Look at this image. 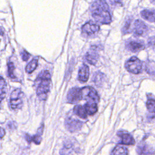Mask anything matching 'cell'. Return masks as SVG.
Returning <instances> with one entry per match:
<instances>
[{"label":"cell","mask_w":155,"mask_h":155,"mask_svg":"<svg viewBox=\"0 0 155 155\" xmlns=\"http://www.w3.org/2000/svg\"><path fill=\"white\" fill-rule=\"evenodd\" d=\"M147 107L150 112L155 113V100L149 99L147 102Z\"/></svg>","instance_id":"484cf974"},{"label":"cell","mask_w":155,"mask_h":155,"mask_svg":"<svg viewBox=\"0 0 155 155\" xmlns=\"http://www.w3.org/2000/svg\"><path fill=\"white\" fill-rule=\"evenodd\" d=\"M23 93L22 91L17 88L13 90L10 94V107L13 110H18L21 108L22 105Z\"/></svg>","instance_id":"3957f363"},{"label":"cell","mask_w":155,"mask_h":155,"mask_svg":"<svg viewBox=\"0 0 155 155\" xmlns=\"http://www.w3.org/2000/svg\"><path fill=\"white\" fill-rule=\"evenodd\" d=\"M94 20L102 24H109L111 21L109 7L105 0H95L90 8Z\"/></svg>","instance_id":"6da1fadb"},{"label":"cell","mask_w":155,"mask_h":155,"mask_svg":"<svg viewBox=\"0 0 155 155\" xmlns=\"http://www.w3.org/2000/svg\"><path fill=\"white\" fill-rule=\"evenodd\" d=\"M5 134V132L4 129L0 127V139H1L4 136Z\"/></svg>","instance_id":"f546056e"},{"label":"cell","mask_w":155,"mask_h":155,"mask_svg":"<svg viewBox=\"0 0 155 155\" xmlns=\"http://www.w3.org/2000/svg\"><path fill=\"white\" fill-rule=\"evenodd\" d=\"M125 67L130 73L139 74L142 70V63L137 58L131 57L126 62Z\"/></svg>","instance_id":"277c9868"},{"label":"cell","mask_w":155,"mask_h":155,"mask_svg":"<svg viewBox=\"0 0 155 155\" xmlns=\"http://www.w3.org/2000/svg\"><path fill=\"white\" fill-rule=\"evenodd\" d=\"M131 22H132V19L131 18H128L125 22L122 31L124 35H126L127 33H130L131 31Z\"/></svg>","instance_id":"603a6c76"},{"label":"cell","mask_w":155,"mask_h":155,"mask_svg":"<svg viewBox=\"0 0 155 155\" xmlns=\"http://www.w3.org/2000/svg\"><path fill=\"white\" fill-rule=\"evenodd\" d=\"M73 150V145L70 143H67L64 145V147L60 151L61 155H68Z\"/></svg>","instance_id":"cb8c5ba5"},{"label":"cell","mask_w":155,"mask_h":155,"mask_svg":"<svg viewBox=\"0 0 155 155\" xmlns=\"http://www.w3.org/2000/svg\"><path fill=\"white\" fill-rule=\"evenodd\" d=\"M142 17L149 22H155V10H144L140 12Z\"/></svg>","instance_id":"2e32d148"},{"label":"cell","mask_w":155,"mask_h":155,"mask_svg":"<svg viewBox=\"0 0 155 155\" xmlns=\"http://www.w3.org/2000/svg\"><path fill=\"white\" fill-rule=\"evenodd\" d=\"M87 114L93 115L97 111V106L96 102H88L84 106Z\"/></svg>","instance_id":"e0dca14e"},{"label":"cell","mask_w":155,"mask_h":155,"mask_svg":"<svg viewBox=\"0 0 155 155\" xmlns=\"http://www.w3.org/2000/svg\"><path fill=\"white\" fill-rule=\"evenodd\" d=\"M82 99L81 90L77 87L71 88L67 94V101L69 103L75 104L80 101Z\"/></svg>","instance_id":"52a82bcc"},{"label":"cell","mask_w":155,"mask_h":155,"mask_svg":"<svg viewBox=\"0 0 155 155\" xmlns=\"http://www.w3.org/2000/svg\"><path fill=\"white\" fill-rule=\"evenodd\" d=\"M145 71L150 75H155V62L148 60L145 64Z\"/></svg>","instance_id":"d6986e66"},{"label":"cell","mask_w":155,"mask_h":155,"mask_svg":"<svg viewBox=\"0 0 155 155\" xmlns=\"http://www.w3.org/2000/svg\"><path fill=\"white\" fill-rule=\"evenodd\" d=\"M126 48L132 51V52H137L141 51L145 48V45L142 42L137 41H129L126 42Z\"/></svg>","instance_id":"9c48e42d"},{"label":"cell","mask_w":155,"mask_h":155,"mask_svg":"<svg viewBox=\"0 0 155 155\" xmlns=\"http://www.w3.org/2000/svg\"><path fill=\"white\" fill-rule=\"evenodd\" d=\"M37 66H38V59H33L26 66V68H25L26 72H27L28 73H32L36 69Z\"/></svg>","instance_id":"7402d4cb"},{"label":"cell","mask_w":155,"mask_h":155,"mask_svg":"<svg viewBox=\"0 0 155 155\" xmlns=\"http://www.w3.org/2000/svg\"><path fill=\"white\" fill-rule=\"evenodd\" d=\"M65 125L66 128L69 131L74 132L78 131L81 128L83 125V122L72 117H67L65 119Z\"/></svg>","instance_id":"8992f818"},{"label":"cell","mask_w":155,"mask_h":155,"mask_svg":"<svg viewBox=\"0 0 155 155\" xmlns=\"http://www.w3.org/2000/svg\"><path fill=\"white\" fill-rule=\"evenodd\" d=\"M85 58L88 63L94 65L99 59V54L96 49V47H91V48L87 51L85 55Z\"/></svg>","instance_id":"30bf717a"},{"label":"cell","mask_w":155,"mask_h":155,"mask_svg":"<svg viewBox=\"0 0 155 155\" xmlns=\"http://www.w3.org/2000/svg\"><path fill=\"white\" fill-rule=\"evenodd\" d=\"M111 155H128L127 148L124 146L117 145L111 151Z\"/></svg>","instance_id":"ffe728a7"},{"label":"cell","mask_w":155,"mask_h":155,"mask_svg":"<svg viewBox=\"0 0 155 155\" xmlns=\"http://www.w3.org/2000/svg\"><path fill=\"white\" fill-rule=\"evenodd\" d=\"M89 77V68L88 67L84 64L79 69L78 73V79L82 82H87Z\"/></svg>","instance_id":"5bb4252c"},{"label":"cell","mask_w":155,"mask_h":155,"mask_svg":"<svg viewBox=\"0 0 155 155\" xmlns=\"http://www.w3.org/2000/svg\"><path fill=\"white\" fill-rule=\"evenodd\" d=\"M111 3L113 4H117V5H121V1L120 0H110Z\"/></svg>","instance_id":"4dcf8cb0"},{"label":"cell","mask_w":155,"mask_h":155,"mask_svg":"<svg viewBox=\"0 0 155 155\" xmlns=\"http://www.w3.org/2000/svg\"><path fill=\"white\" fill-rule=\"evenodd\" d=\"M104 74L103 73H102L101 72H96L94 76H93V81L96 83V84L99 85L102 84V82L104 81Z\"/></svg>","instance_id":"d4e9b609"},{"label":"cell","mask_w":155,"mask_h":155,"mask_svg":"<svg viewBox=\"0 0 155 155\" xmlns=\"http://www.w3.org/2000/svg\"><path fill=\"white\" fill-rule=\"evenodd\" d=\"M43 129H44V125L42 124L41 127L38 128L37 133L33 136H30L27 134H25V139L26 140L30 143L31 142H35L36 144L39 145L41 141V136L43 133Z\"/></svg>","instance_id":"8fae6325"},{"label":"cell","mask_w":155,"mask_h":155,"mask_svg":"<svg viewBox=\"0 0 155 155\" xmlns=\"http://www.w3.org/2000/svg\"><path fill=\"white\" fill-rule=\"evenodd\" d=\"M4 30L2 27H0V35H4Z\"/></svg>","instance_id":"1f68e13d"},{"label":"cell","mask_w":155,"mask_h":155,"mask_svg":"<svg viewBox=\"0 0 155 155\" xmlns=\"http://www.w3.org/2000/svg\"><path fill=\"white\" fill-rule=\"evenodd\" d=\"M51 82L50 74L48 71H42L35 81L36 86V94L41 100H45L50 90Z\"/></svg>","instance_id":"7a4b0ae2"},{"label":"cell","mask_w":155,"mask_h":155,"mask_svg":"<svg viewBox=\"0 0 155 155\" xmlns=\"http://www.w3.org/2000/svg\"><path fill=\"white\" fill-rule=\"evenodd\" d=\"M73 112L76 115L78 116L79 117L82 119H85L87 116V114L85 111V110L84 107L82 105H76L73 108Z\"/></svg>","instance_id":"ac0fdd59"},{"label":"cell","mask_w":155,"mask_h":155,"mask_svg":"<svg viewBox=\"0 0 155 155\" xmlns=\"http://www.w3.org/2000/svg\"><path fill=\"white\" fill-rule=\"evenodd\" d=\"M137 153L139 155H153L154 150L149 145L142 143L137 147Z\"/></svg>","instance_id":"9a60e30c"},{"label":"cell","mask_w":155,"mask_h":155,"mask_svg":"<svg viewBox=\"0 0 155 155\" xmlns=\"http://www.w3.org/2000/svg\"><path fill=\"white\" fill-rule=\"evenodd\" d=\"M133 31L134 33L136 36L143 35L147 31V25L140 20L137 19L134 22Z\"/></svg>","instance_id":"7c38bea8"},{"label":"cell","mask_w":155,"mask_h":155,"mask_svg":"<svg viewBox=\"0 0 155 155\" xmlns=\"http://www.w3.org/2000/svg\"><path fill=\"white\" fill-rule=\"evenodd\" d=\"M117 135L121 138L120 143L127 145H134L135 140L130 134L123 131H119L117 133Z\"/></svg>","instance_id":"4fadbf2b"},{"label":"cell","mask_w":155,"mask_h":155,"mask_svg":"<svg viewBox=\"0 0 155 155\" xmlns=\"http://www.w3.org/2000/svg\"><path fill=\"white\" fill-rule=\"evenodd\" d=\"M82 97L85 100H90L89 102H97L99 101V96L97 91L91 87H85L81 89Z\"/></svg>","instance_id":"5b68a950"},{"label":"cell","mask_w":155,"mask_h":155,"mask_svg":"<svg viewBox=\"0 0 155 155\" xmlns=\"http://www.w3.org/2000/svg\"><path fill=\"white\" fill-rule=\"evenodd\" d=\"M21 57H22V59H23V61H28V59L30 58V54L25 50H23L21 53Z\"/></svg>","instance_id":"83f0119b"},{"label":"cell","mask_w":155,"mask_h":155,"mask_svg":"<svg viewBox=\"0 0 155 155\" xmlns=\"http://www.w3.org/2000/svg\"><path fill=\"white\" fill-rule=\"evenodd\" d=\"M14 70H15V66L12 62H9L8 63V76L11 78H15V75H14Z\"/></svg>","instance_id":"4316f807"},{"label":"cell","mask_w":155,"mask_h":155,"mask_svg":"<svg viewBox=\"0 0 155 155\" xmlns=\"http://www.w3.org/2000/svg\"><path fill=\"white\" fill-rule=\"evenodd\" d=\"M99 30V26L92 21H89L85 24L82 27V33L86 36L94 35Z\"/></svg>","instance_id":"ba28073f"},{"label":"cell","mask_w":155,"mask_h":155,"mask_svg":"<svg viewBox=\"0 0 155 155\" xmlns=\"http://www.w3.org/2000/svg\"><path fill=\"white\" fill-rule=\"evenodd\" d=\"M7 126L10 129H14L16 127V124L15 122H9L7 124Z\"/></svg>","instance_id":"f1b7e54d"},{"label":"cell","mask_w":155,"mask_h":155,"mask_svg":"<svg viewBox=\"0 0 155 155\" xmlns=\"http://www.w3.org/2000/svg\"><path fill=\"white\" fill-rule=\"evenodd\" d=\"M150 1H151V2L152 3L155 4V0H150Z\"/></svg>","instance_id":"d6a6232c"},{"label":"cell","mask_w":155,"mask_h":155,"mask_svg":"<svg viewBox=\"0 0 155 155\" xmlns=\"http://www.w3.org/2000/svg\"><path fill=\"white\" fill-rule=\"evenodd\" d=\"M6 94V83L4 78L0 76V101H2Z\"/></svg>","instance_id":"44dd1931"}]
</instances>
